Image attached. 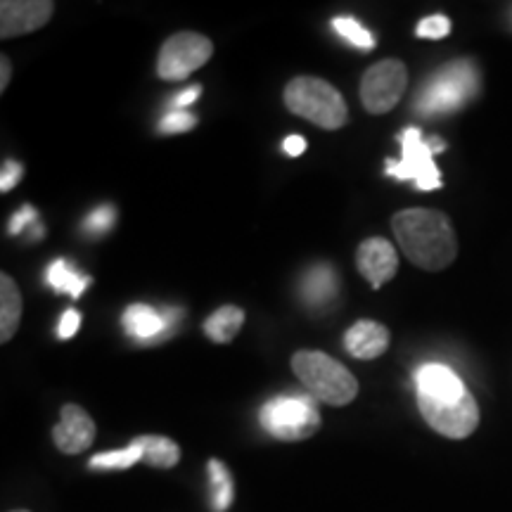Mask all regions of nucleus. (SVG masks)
<instances>
[{
    "instance_id": "nucleus-1",
    "label": "nucleus",
    "mask_w": 512,
    "mask_h": 512,
    "mask_svg": "<svg viewBox=\"0 0 512 512\" xmlns=\"http://www.w3.org/2000/svg\"><path fill=\"white\" fill-rule=\"evenodd\" d=\"M418 406L434 432L448 439H467L479 425V406L451 368L430 363L415 373Z\"/></svg>"
},
{
    "instance_id": "nucleus-2",
    "label": "nucleus",
    "mask_w": 512,
    "mask_h": 512,
    "mask_svg": "<svg viewBox=\"0 0 512 512\" xmlns=\"http://www.w3.org/2000/svg\"><path fill=\"white\" fill-rule=\"evenodd\" d=\"M392 228L403 254L422 271H444L456 261L458 240L451 221L434 209H406L394 214Z\"/></svg>"
},
{
    "instance_id": "nucleus-3",
    "label": "nucleus",
    "mask_w": 512,
    "mask_h": 512,
    "mask_svg": "<svg viewBox=\"0 0 512 512\" xmlns=\"http://www.w3.org/2000/svg\"><path fill=\"white\" fill-rule=\"evenodd\" d=\"M292 370L306 392L328 406H347L356 399L358 380L354 373L323 351H297L292 356Z\"/></svg>"
},
{
    "instance_id": "nucleus-4",
    "label": "nucleus",
    "mask_w": 512,
    "mask_h": 512,
    "mask_svg": "<svg viewBox=\"0 0 512 512\" xmlns=\"http://www.w3.org/2000/svg\"><path fill=\"white\" fill-rule=\"evenodd\" d=\"M479 91V72L472 62L458 60L434 72L415 98V112L422 117H441L460 110Z\"/></svg>"
},
{
    "instance_id": "nucleus-5",
    "label": "nucleus",
    "mask_w": 512,
    "mask_h": 512,
    "mask_svg": "<svg viewBox=\"0 0 512 512\" xmlns=\"http://www.w3.org/2000/svg\"><path fill=\"white\" fill-rule=\"evenodd\" d=\"M287 110L311 124L337 131L349 121L347 102L335 86L316 76H297L285 88Z\"/></svg>"
},
{
    "instance_id": "nucleus-6",
    "label": "nucleus",
    "mask_w": 512,
    "mask_h": 512,
    "mask_svg": "<svg viewBox=\"0 0 512 512\" xmlns=\"http://www.w3.org/2000/svg\"><path fill=\"white\" fill-rule=\"evenodd\" d=\"M259 420L264 430L280 441L309 439L320 427L318 406L309 392L275 396L261 408Z\"/></svg>"
},
{
    "instance_id": "nucleus-7",
    "label": "nucleus",
    "mask_w": 512,
    "mask_h": 512,
    "mask_svg": "<svg viewBox=\"0 0 512 512\" xmlns=\"http://www.w3.org/2000/svg\"><path fill=\"white\" fill-rule=\"evenodd\" d=\"M401 159H387L384 174L396 178V181H413L418 190H437L441 188V174L434 164V152L444 150L439 138L425 140L418 128H403L399 133Z\"/></svg>"
},
{
    "instance_id": "nucleus-8",
    "label": "nucleus",
    "mask_w": 512,
    "mask_h": 512,
    "mask_svg": "<svg viewBox=\"0 0 512 512\" xmlns=\"http://www.w3.org/2000/svg\"><path fill=\"white\" fill-rule=\"evenodd\" d=\"M214 55V43L197 31H181L171 36L159 50L157 74L164 81H183L195 69L204 67Z\"/></svg>"
},
{
    "instance_id": "nucleus-9",
    "label": "nucleus",
    "mask_w": 512,
    "mask_h": 512,
    "mask_svg": "<svg viewBox=\"0 0 512 512\" xmlns=\"http://www.w3.org/2000/svg\"><path fill=\"white\" fill-rule=\"evenodd\" d=\"M408 88V72L399 60L373 64L361 81V100L370 114H387L399 105Z\"/></svg>"
},
{
    "instance_id": "nucleus-10",
    "label": "nucleus",
    "mask_w": 512,
    "mask_h": 512,
    "mask_svg": "<svg viewBox=\"0 0 512 512\" xmlns=\"http://www.w3.org/2000/svg\"><path fill=\"white\" fill-rule=\"evenodd\" d=\"M50 0H5L0 3V36L15 38L41 29L53 17Z\"/></svg>"
},
{
    "instance_id": "nucleus-11",
    "label": "nucleus",
    "mask_w": 512,
    "mask_h": 512,
    "mask_svg": "<svg viewBox=\"0 0 512 512\" xmlns=\"http://www.w3.org/2000/svg\"><path fill=\"white\" fill-rule=\"evenodd\" d=\"M356 266L363 278L377 290V287L389 283L396 275L399 256H396V249L389 240L368 238L366 242H361V247H358Z\"/></svg>"
},
{
    "instance_id": "nucleus-12",
    "label": "nucleus",
    "mask_w": 512,
    "mask_h": 512,
    "mask_svg": "<svg viewBox=\"0 0 512 512\" xmlns=\"http://www.w3.org/2000/svg\"><path fill=\"white\" fill-rule=\"evenodd\" d=\"M95 439V422L91 415L83 411L76 403H67L62 408V420L57 422L53 430V441L67 456L83 453Z\"/></svg>"
},
{
    "instance_id": "nucleus-13",
    "label": "nucleus",
    "mask_w": 512,
    "mask_h": 512,
    "mask_svg": "<svg viewBox=\"0 0 512 512\" xmlns=\"http://www.w3.org/2000/svg\"><path fill=\"white\" fill-rule=\"evenodd\" d=\"M121 320H124L128 335L140 339V342H152V339H159L164 332H171L176 328L178 311L159 313L147 304H133L124 311V318Z\"/></svg>"
},
{
    "instance_id": "nucleus-14",
    "label": "nucleus",
    "mask_w": 512,
    "mask_h": 512,
    "mask_svg": "<svg viewBox=\"0 0 512 512\" xmlns=\"http://www.w3.org/2000/svg\"><path fill=\"white\" fill-rule=\"evenodd\" d=\"M389 342H392L389 330L382 323H375V320H358L344 337V347L351 356L361 358V361L382 356L389 349Z\"/></svg>"
},
{
    "instance_id": "nucleus-15",
    "label": "nucleus",
    "mask_w": 512,
    "mask_h": 512,
    "mask_svg": "<svg viewBox=\"0 0 512 512\" xmlns=\"http://www.w3.org/2000/svg\"><path fill=\"white\" fill-rule=\"evenodd\" d=\"M337 287L339 280L335 268L328 264H316L306 271L302 283H299V294L311 309H325L337 297Z\"/></svg>"
},
{
    "instance_id": "nucleus-16",
    "label": "nucleus",
    "mask_w": 512,
    "mask_h": 512,
    "mask_svg": "<svg viewBox=\"0 0 512 512\" xmlns=\"http://www.w3.org/2000/svg\"><path fill=\"white\" fill-rule=\"evenodd\" d=\"M22 320V294L10 275H0V342H10L15 337Z\"/></svg>"
},
{
    "instance_id": "nucleus-17",
    "label": "nucleus",
    "mask_w": 512,
    "mask_h": 512,
    "mask_svg": "<svg viewBox=\"0 0 512 512\" xmlns=\"http://www.w3.org/2000/svg\"><path fill=\"white\" fill-rule=\"evenodd\" d=\"M242 323H245V311L238 306H221L204 320V335L216 344H228L238 337Z\"/></svg>"
},
{
    "instance_id": "nucleus-18",
    "label": "nucleus",
    "mask_w": 512,
    "mask_h": 512,
    "mask_svg": "<svg viewBox=\"0 0 512 512\" xmlns=\"http://www.w3.org/2000/svg\"><path fill=\"white\" fill-rule=\"evenodd\" d=\"M46 280L55 292L69 294V297H74V299H79L83 290L91 285V278L79 273V271H74L72 264H69L67 259L53 261V264H50V268H48V273H46Z\"/></svg>"
},
{
    "instance_id": "nucleus-19",
    "label": "nucleus",
    "mask_w": 512,
    "mask_h": 512,
    "mask_svg": "<svg viewBox=\"0 0 512 512\" xmlns=\"http://www.w3.org/2000/svg\"><path fill=\"white\" fill-rule=\"evenodd\" d=\"M138 441L143 444V451H145L143 460L147 465L169 470V467L178 465V460H181V448H178L176 441L166 437H152V434H147V437H138Z\"/></svg>"
},
{
    "instance_id": "nucleus-20",
    "label": "nucleus",
    "mask_w": 512,
    "mask_h": 512,
    "mask_svg": "<svg viewBox=\"0 0 512 512\" xmlns=\"http://www.w3.org/2000/svg\"><path fill=\"white\" fill-rule=\"evenodd\" d=\"M145 451L143 444L138 439L131 441V446L121 448V451H110V453H98V456L91 458V467L93 470H128L143 460Z\"/></svg>"
},
{
    "instance_id": "nucleus-21",
    "label": "nucleus",
    "mask_w": 512,
    "mask_h": 512,
    "mask_svg": "<svg viewBox=\"0 0 512 512\" xmlns=\"http://www.w3.org/2000/svg\"><path fill=\"white\" fill-rule=\"evenodd\" d=\"M332 29H335L344 41H349L351 46H356L358 50L375 48V36L354 17H335L332 19Z\"/></svg>"
},
{
    "instance_id": "nucleus-22",
    "label": "nucleus",
    "mask_w": 512,
    "mask_h": 512,
    "mask_svg": "<svg viewBox=\"0 0 512 512\" xmlns=\"http://www.w3.org/2000/svg\"><path fill=\"white\" fill-rule=\"evenodd\" d=\"M209 475L211 484H214V510L226 512L228 505L233 503V479H230L226 465L221 460H209Z\"/></svg>"
},
{
    "instance_id": "nucleus-23",
    "label": "nucleus",
    "mask_w": 512,
    "mask_h": 512,
    "mask_svg": "<svg viewBox=\"0 0 512 512\" xmlns=\"http://www.w3.org/2000/svg\"><path fill=\"white\" fill-rule=\"evenodd\" d=\"M114 219H117V211H114L112 204H102V207L93 209L91 214L86 216L83 230H86L88 235H93V238H100V235H105L107 230L114 226Z\"/></svg>"
},
{
    "instance_id": "nucleus-24",
    "label": "nucleus",
    "mask_w": 512,
    "mask_h": 512,
    "mask_svg": "<svg viewBox=\"0 0 512 512\" xmlns=\"http://www.w3.org/2000/svg\"><path fill=\"white\" fill-rule=\"evenodd\" d=\"M195 126H197V117L185 110L166 112L162 121H159V131L162 133H185V131H192Z\"/></svg>"
},
{
    "instance_id": "nucleus-25",
    "label": "nucleus",
    "mask_w": 512,
    "mask_h": 512,
    "mask_svg": "<svg viewBox=\"0 0 512 512\" xmlns=\"http://www.w3.org/2000/svg\"><path fill=\"white\" fill-rule=\"evenodd\" d=\"M415 34L420 38H444L451 34V19L444 15H432L427 19H422L415 29Z\"/></svg>"
},
{
    "instance_id": "nucleus-26",
    "label": "nucleus",
    "mask_w": 512,
    "mask_h": 512,
    "mask_svg": "<svg viewBox=\"0 0 512 512\" xmlns=\"http://www.w3.org/2000/svg\"><path fill=\"white\" fill-rule=\"evenodd\" d=\"M36 223V209L34 207H29V204H24L22 209L17 211L15 216H12L10 219V226H8V230L12 235H19L22 233L24 228H29V226H34Z\"/></svg>"
},
{
    "instance_id": "nucleus-27",
    "label": "nucleus",
    "mask_w": 512,
    "mask_h": 512,
    "mask_svg": "<svg viewBox=\"0 0 512 512\" xmlns=\"http://www.w3.org/2000/svg\"><path fill=\"white\" fill-rule=\"evenodd\" d=\"M22 174H24L22 164L12 162V159H10V162H5L3 164V174H0V190L10 192L19 181H22Z\"/></svg>"
},
{
    "instance_id": "nucleus-28",
    "label": "nucleus",
    "mask_w": 512,
    "mask_h": 512,
    "mask_svg": "<svg viewBox=\"0 0 512 512\" xmlns=\"http://www.w3.org/2000/svg\"><path fill=\"white\" fill-rule=\"evenodd\" d=\"M79 325H81L79 311L67 309L62 313L60 325H57V335H60V339H72L76 332H79Z\"/></svg>"
},
{
    "instance_id": "nucleus-29",
    "label": "nucleus",
    "mask_w": 512,
    "mask_h": 512,
    "mask_svg": "<svg viewBox=\"0 0 512 512\" xmlns=\"http://www.w3.org/2000/svg\"><path fill=\"white\" fill-rule=\"evenodd\" d=\"M202 95V86H190L183 93H178L174 98V110H185V107L195 105V100Z\"/></svg>"
},
{
    "instance_id": "nucleus-30",
    "label": "nucleus",
    "mask_w": 512,
    "mask_h": 512,
    "mask_svg": "<svg viewBox=\"0 0 512 512\" xmlns=\"http://www.w3.org/2000/svg\"><path fill=\"white\" fill-rule=\"evenodd\" d=\"M283 150H285V155H290V157L304 155V152H306V140L302 136H287L285 143H283Z\"/></svg>"
},
{
    "instance_id": "nucleus-31",
    "label": "nucleus",
    "mask_w": 512,
    "mask_h": 512,
    "mask_svg": "<svg viewBox=\"0 0 512 512\" xmlns=\"http://www.w3.org/2000/svg\"><path fill=\"white\" fill-rule=\"evenodd\" d=\"M10 74H12V69H10V60L8 57H0V93L5 91V88H8V81H10Z\"/></svg>"
},
{
    "instance_id": "nucleus-32",
    "label": "nucleus",
    "mask_w": 512,
    "mask_h": 512,
    "mask_svg": "<svg viewBox=\"0 0 512 512\" xmlns=\"http://www.w3.org/2000/svg\"><path fill=\"white\" fill-rule=\"evenodd\" d=\"M12 512H29V510H12Z\"/></svg>"
}]
</instances>
